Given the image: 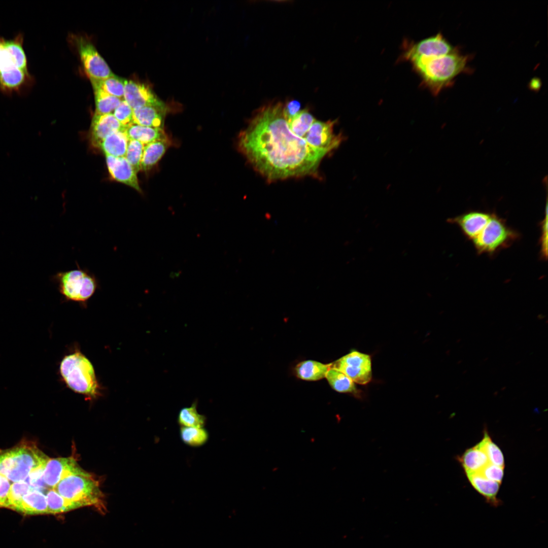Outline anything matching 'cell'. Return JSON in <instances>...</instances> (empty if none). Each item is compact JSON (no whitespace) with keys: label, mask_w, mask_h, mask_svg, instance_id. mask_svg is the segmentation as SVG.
Listing matches in <instances>:
<instances>
[{"label":"cell","mask_w":548,"mask_h":548,"mask_svg":"<svg viewBox=\"0 0 548 548\" xmlns=\"http://www.w3.org/2000/svg\"><path fill=\"white\" fill-rule=\"evenodd\" d=\"M92 87L95 104L94 114L112 113L123 100L106 93L97 86L92 85Z\"/></svg>","instance_id":"4316f807"},{"label":"cell","mask_w":548,"mask_h":548,"mask_svg":"<svg viewBox=\"0 0 548 548\" xmlns=\"http://www.w3.org/2000/svg\"><path fill=\"white\" fill-rule=\"evenodd\" d=\"M472 487L486 499V501L493 506H498L500 500L497 494L500 484L488 480L478 472L466 474Z\"/></svg>","instance_id":"d6986e66"},{"label":"cell","mask_w":548,"mask_h":548,"mask_svg":"<svg viewBox=\"0 0 548 548\" xmlns=\"http://www.w3.org/2000/svg\"><path fill=\"white\" fill-rule=\"evenodd\" d=\"M11 485L10 481L0 474V507H6Z\"/></svg>","instance_id":"60d3db41"},{"label":"cell","mask_w":548,"mask_h":548,"mask_svg":"<svg viewBox=\"0 0 548 548\" xmlns=\"http://www.w3.org/2000/svg\"><path fill=\"white\" fill-rule=\"evenodd\" d=\"M491 213L472 211L447 220V222L457 225L468 239L471 241L479 233L489 221Z\"/></svg>","instance_id":"9a60e30c"},{"label":"cell","mask_w":548,"mask_h":548,"mask_svg":"<svg viewBox=\"0 0 548 548\" xmlns=\"http://www.w3.org/2000/svg\"><path fill=\"white\" fill-rule=\"evenodd\" d=\"M49 460L35 445L23 443L0 451V474L13 483L24 481L33 470L45 467Z\"/></svg>","instance_id":"3957f363"},{"label":"cell","mask_w":548,"mask_h":548,"mask_svg":"<svg viewBox=\"0 0 548 548\" xmlns=\"http://www.w3.org/2000/svg\"><path fill=\"white\" fill-rule=\"evenodd\" d=\"M54 488L78 508L93 506L101 512L105 511L104 496L98 483L86 471L64 478Z\"/></svg>","instance_id":"277c9868"},{"label":"cell","mask_w":548,"mask_h":548,"mask_svg":"<svg viewBox=\"0 0 548 548\" xmlns=\"http://www.w3.org/2000/svg\"><path fill=\"white\" fill-rule=\"evenodd\" d=\"M331 367L339 370L359 384H366L372 378L370 356L357 351L353 350L331 363Z\"/></svg>","instance_id":"9c48e42d"},{"label":"cell","mask_w":548,"mask_h":548,"mask_svg":"<svg viewBox=\"0 0 548 548\" xmlns=\"http://www.w3.org/2000/svg\"><path fill=\"white\" fill-rule=\"evenodd\" d=\"M53 280L66 300L79 303L86 302L99 288L95 276L79 266L77 269L56 273Z\"/></svg>","instance_id":"8992f818"},{"label":"cell","mask_w":548,"mask_h":548,"mask_svg":"<svg viewBox=\"0 0 548 548\" xmlns=\"http://www.w3.org/2000/svg\"><path fill=\"white\" fill-rule=\"evenodd\" d=\"M478 473L488 480L501 484L504 475V467L489 463Z\"/></svg>","instance_id":"74e56055"},{"label":"cell","mask_w":548,"mask_h":548,"mask_svg":"<svg viewBox=\"0 0 548 548\" xmlns=\"http://www.w3.org/2000/svg\"><path fill=\"white\" fill-rule=\"evenodd\" d=\"M44 468L40 467L33 470L24 481L29 485L31 490L42 491L48 488L43 480V474Z\"/></svg>","instance_id":"8d00e7d4"},{"label":"cell","mask_w":548,"mask_h":548,"mask_svg":"<svg viewBox=\"0 0 548 548\" xmlns=\"http://www.w3.org/2000/svg\"><path fill=\"white\" fill-rule=\"evenodd\" d=\"M336 123V120L327 121L316 120L303 139L314 149L328 154L337 149L345 138L342 134L334 132Z\"/></svg>","instance_id":"30bf717a"},{"label":"cell","mask_w":548,"mask_h":548,"mask_svg":"<svg viewBox=\"0 0 548 548\" xmlns=\"http://www.w3.org/2000/svg\"><path fill=\"white\" fill-rule=\"evenodd\" d=\"M331 363L324 364L314 360H305L298 363L294 367L296 376L307 381H316L325 378Z\"/></svg>","instance_id":"cb8c5ba5"},{"label":"cell","mask_w":548,"mask_h":548,"mask_svg":"<svg viewBox=\"0 0 548 548\" xmlns=\"http://www.w3.org/2000/svg\"><path fill=\"white\" fill-rule=\"evenodd\" d=\"M458 459L466 474L478 472L489 463L486 454L478 443L466 450Z\"/></svg>","instance_id":"603a6c76"},{"label":"cell","mask_w":548,"mask_h":548,"mask_svg":"<svg viewBox=\"0 0 548 548\" xmlns=\"http://www.w3.org/2000/svg\"><path fill=\"white\" fill-rule=\"evenodd\" d=\"M30 490H31L29 485L24 481L11 484L5 507L15 510L23 497Z\"/></svg>","instance_id":"836d02e7"},{"label":"cell","mask_w":548,"mask_h":548,"mask_svg":"<svg viewBox=\"0 0 548 548\" xmlns=\"http://www.w3.org/2000/svg\"><path fill=\"white\" fill-rule=\"evenodd\" d=\"M315 120V118L309 110L304 109L289 120L288 124L293 133L303 139Z\"/></svg>","instance_id":"4dcf8cb0"},{"label":"cell","mask_w":548,"mask_h":548,"mask_svg":"<svg viewBox=\"0 0 548 548\" xmlns=\"http://www.w3.org/2000/svg\"><path fill=\"white\" fill-rule=\"evenodd\" d=\"M92 85L96 86L106 93L121 99H124V79L114 74L102 80L90 79Z\"/></svg>","instance_id":"1f68e13d"},{"label":"cell","mask_w":548,"mask_h":548,"mask_svg":"<svg viewBox=\"0 0 548 548\" xmlns=\"http://www.w3.org/2000/svg\"><path fill=\"white\" fill-rule=\"evenodd\" d=\"M468 57L456 50L446 55L419 59L411 62L422 84L434 95L450 86L455 78L467 68Z\"/></svg>","instance_id":"7a4b0ae2"},{"label":"cell","mask_w":548,"mask_h":548,"mask_svg":"<svg viewBox=\"0 0 548 548\" xmlns=\"http://www.w3.org/2000/svg\"><path fill=\"white\" fill-rule=\"evenodd\" d=\"M455 50L440 33H438L410 46L404 52L403 58L412 62L446 55Z\"/></svg>","instance_id":"7c38bea8"},{"label":"cell","mask_w":548,"mask_h":548,"mask_svg":"<svg viewBox=\"0 0 548 548\" xmlns=\"http://www.w3.org/2000/svg\"><path fill=\"white\" fill-rule=\"evenodd\" d=\"M128 141L124 130H119L108 135L97 147L100 148L105 155L122 157L125 156Z\"/></svg>","instance_id":"d4e9b609"},{"label":"cell","mask_w":548,"mask_h":548,"mask_svg":"<svg viewBox=\"0 0 548 548\" xmlns=\"http://www.w3.org/2000/svg\"><path fill=\"white\" fill-rule=\"evenodd\" d=\"M48 513L56 514L78 508L74 503L61 496L54 488H49L46 494Z\"/></svg>","instance_id":"f546056e"},{"label":"cell","mask_w":548,"mask_h":548,"mask_svg":"<svg viewBox=\"0 0 548 548\" xmlns=\"http://www.w3.org/2000/svg\"><path fill=\"white\" fill-rule=\"evenodd\" d=\"M23 44L21 33L9 40L0 37V76L28 71Z\"/></svg>","instance_id":"ba28073f"},{"label":"cell","mask_w":548,"mask_h":548,"mask_svg":"<svg viewBox=\"0 0 548 548\" xmlns=\"http://www.w3.org/2000/svg\"><path fill=\"white\" fill-rule=\"evenodd\" d=\"M15 510L27 515L47 514L46 495L41 491L30 490L23 497Z\"/></svg>","instance_id":"ffe728a7"},{"label":"cell","mask_w":548,"mask_h":548,"mask_svg":"<svg viewBox=\"0 0 548 548\" xmlns=\"http://www.w3.org/2000/svg\"><path fill=\"white\" fill-rule=\"evenodd\" d=\"M167 106H145L133 110V123L145 126L163 128Z\"/></svg>","instance_id":"ac0fdd59"},{"label":"cell","mask_w":548,"mask_h":548,"mask_svg":"<svg viewBox=\"0 0 548 548\" xmlns=\"http://www.w3.org/2000/svg\"><path fill=\"white\" fill-rule=\"evenodd\" d=\"M145 145L136 140H129L125 158L137 173L141 170V162Z\"/></svg>","instance_id":"e575fe53"},{"label":"cell","mask_w":548,"mask_h":548,"mask_svg":"<svg viewBox=\"0 0 548 548\" xmlns=\"http://www.w3.org/2000/svg\"><path fill=\"white\" fill-rule=\"evenodd\" d=\"M124 99L133 110L148 106L158 107L166 106L155 94L149 85L131 80H124Z\"/></svg>","instance_id":"4fadbf2b"},{"label":"cell","mask_w":548,"mask_h":548,"mask_svg":"<svg viewBox=\"0 0 548 548\" xmlns=\"http://www.w3.org/2000/svg\"><path fill=\"white\" fill-rule=\"evenodd\" d=\"M519 235L504 219L491 213L488 222L471 242L478 254L492 255L511 246Z\"/></svg>","instance_id":"52a82bcc"},{"label":"cell","mask_w":548,"mask_h":548,"mask_svg":"<svg viewBox=\"0 0 548 548\" xmlns=\"http://www.w3.org/2000/svg\"><path fill=\"white\" fill-rule=\"evenodd\" d=\"M113 114L124 127L133 123V110L124 99L115 109Z\"/></svg>","instance_id":"d590c367"},{"label":"cell","mask_w":548,"mask_h":548,"mask_svg":"<svg viewBox=\"0 0 548 548\" xmlns=\"http://www.w3.org/2000/svg\"><path fill=\"white\" fill-rule=\"evenodd\" d=\"M106 157L109 173L115 180L141 192L137 173L125 157H115L107 155Z\"/></svg>","instance_id":"2e32d148"},{"label":"cell","mask_w":548,"mask_h":548,"mask_svg":"<svg viewBox=\"0 0 548 548\" xmlns=\"http://www.w3.org/2000/svg\"><path fill=\"white\" fill-rule=\"evenodd\" d=\"M478 444L486 454L490 463L504 467L503 453L499 447L492 441L487 431H485L484 437Z\"/></svg>","instance_id":"d6a6232c"},{"label":"cell","mask_w":548,"mask_h":548,"mask_svg":"<svg viewBox=\"0 0 548 548\" xmlns=\"http://www.w3.org/2000/svg\"><path fill=\"white\" fill-rule=\"evenodd\" d=\"M170 145L168 138L145 145L141 162V170L148 171L160 160Z\"/></svg>","instance_id":"7402d4cb"},{"label":"cell","mask_w":548,"mask_h":548,"mask_svg":"<svg viewBox=\"0 0 548 548\" xmlns=\"http://www.w3.org/2000/svg\"><path fill=\"white\" fill-rule=\"evenodd\" d=\"M77 48L89 79L102 80L114 75L93 45L82 37H76Z\"/></svg>","instance_id":"8fae6325"},{"label":"cell","mask_w":548,"mask_h":548,"mask_svg":"<svg viewBox=\"0 0 548 548\" xmlns=\"http://www.w3.org/2000/svg\"><path fill=\"white\" fill-rule=\"evenodd\" d=\"M325 378L329 385L335 391L342 393H351L358 396L354 382L347 375L335 368L328 370Z\"/></svg>","instance_id":"484cf974"},{"label":"cell","mask_w":548,"mask_h":548,"mask_svg":"<svg viewBox=\"0 0 548 548\" xmlns=\"http://www.w3.org/2000/svg\"><path fill=\"white\" fill-rule=\"evenodd\" d=\"M129 140H136L144 145L168 138L163 128L145 126L134 123L124 129Z\"/></svg>","instance_id":"44dd1931"},{"label":"cell","mask_w":548,"mask_h":548,"mask_svg":"<svg viewBox=\"0 0 548 548\" xmlns=\"http://www.w3.org/2000/svg\"><path fill=\"white\" fill-rule=\"evenodd\" d=\"M197 402H194L191 406L180 409L178 422L181 427H204L207 422L204 415L200 414L197 410Z\"/></svg>","instance_id":"83f0119b"},{"label":"cell","mask_w":548,"mask_h":548,"mask_svg":"<svg viewBox=\"0 0 548 548\" xmlns=\"http://www.w3.org/2000/svg\"><path fill=\"white\" fill-rule=\"evenodd\" d=\"M180 436L184 443L192 447L203 446L209 437V433L204 427H180Z\"/></svg>","instance_id":"f1b7e54d"},{"label":"cell","mask_w":548,"mask_h":548,"mask_svg":"<svg viewBox=\"0 0 548 548\" xmlns=\"http://www.w3.org/2000/svg\"><path fill=\"white\" fill-rule=\"evenodd\" d=\"M547 208L546 206L545 216L543 220L541 227V235L540 237V254L543 259L546 260L547 256Z\"/></svg>","instance_id":"f35d334b"},{"label":"cell","mask_w":548,"mask_h":548,"mask_svg":"<svg viewBox=\"0 0 548 548\" xmlns=\"http://www.w3.org/2000/svg\"><path fill=\"white\" fill-rule=\"evenodd\" d=\"M85 471L73 457L49 459L43 471V480L48 488H54L64 478Z\"/></svg>","instance_id":"5bb4252c"},{"label":"cell","mask_w":548,"mask_h":548,"mask_svg":"<svg viewBox=\"0 0 548 548\" xmlns=\"http://www.w3.org/2000/svg\"><path fill=\"white\" fill-rule=\"evenodd\" d=\"M238 147L254 169L269 181L317 175L327 155L292 133L280 101L257 110L239 134Z\"/></svg>","instance_id":"6da1fadb"},{"label":"cell","mask_w":548,"mask_h":548,"mask_svg":"<svg viewBox=\"0 0 548 548\" xmlns=\"http://www.w3.org/2000/svg\"><path fill=\"white\" fill-rule=\"evenodd\" d=\"M124 128L113 113L94 114L90 127L91 142L94 146H97L110 134L117 131L124 130Z\"/></svg>","instance_id":"e0dca14e"},{"label":"cell","mask_w":548,"mask_h":548,"mask_svg":"<svg viewBox=\"0 0 548 548\" xmlns=\"http://www.w3.org/2000/svg\"><path fill=\"white\" fill-rule=\"evenodd\" d=\"M300 102L295 99H291L284 105V111L287 121L294 117L300 111Z\"/></svg>","instance_id":"ab89813d"},{"label":"cell","mask_w":548,"mask_h":548,"mask_svg":"<svg viewBox=\"0 0 548 548\" xmlns=\"http://www.w3.org/2000/svg\"><path fill=\"white\" fill-rule=\"evenodd\" d=\"M61 375L73 391L90 397L99 393V386L93 367L82 354L76 352L65 356L60 365Z\"/></svg>","instance_id":"5b68a950"}]
</instances>
